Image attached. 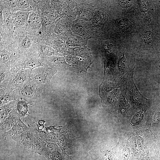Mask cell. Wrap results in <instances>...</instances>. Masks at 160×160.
I'll return each mask as SVG.
<instances>
[{
    "label": "cell",
    "mask_w": 160,
    "mask_h": 160,
    "mask_svg": "<svg viewBox=\"0 0 160 160\" xmlns=\"http://www.w3.org/2000/svg\"><path fill=\"white\" fill-rule=\"evenodd\" d=\"M133 72L125 81L128 100L132 110L144 105H148L149 100L142 96L137 90L133 81Z\"/></svg>",
    "instance_id": "6da1fadb"
},
{
    "label": "cell",
    "mask_w": 160,
    "mask_h": 160,
    "mask_svg": "<svg viewBox=\"0 0 160 160\" xmlns=\"http://www.w3.org/2000/svg\"><path fill=\"white\" fill-rule=\"evenodd\" d=\"M57 71L47 67H41L31 71V81L37 86L43 90L48 86Z\"/></svg>",
    "instance_id": "7a4b0ae2"
},
{
    "label": "cell",
    "mask_w": 160,
    "mask_h": 160,
    "mask_svg": "<svg viewBox=\"0 0 160 160\" xmlns=\"http://www.w3.org/2000/svg\"><path fill=\"white\" fill-rule=\"evenodd\" d=\"M15 91L19 101L22 100L30 103L37 102L39 99L43 90L37 86L30 80L21 88Z\"/></svg>",
    "instance_id": "3957f363"
},
{
    "label": "cell",
    "mask_w": 160,
    "mask_h": 160,
    "mask_svg": "<svg viewBox=\"0 0 160 160\" xmlns=\"http://www.w3.org/2000/svg\"><path fill=\"white\" fill-rule=\"evenodd\" d=\"M40 140L38 130L30 128L21 135L18 142L25 148L40 153Z\"/></svg>",
    "instance_id": "277c9868"
},
{
    "label": "cell",
    "mask_w": 160,
    "mask_h": 160,
    "mask_svg": "<svg viewBox=\"0 0 160 160\" xmlns=\"http://www.w3.org/2000/svg\"><path fill=\"white\" fill-rule=\"evenodd\" d=\"M12 77L9 86L15 90L22 87L30 80L31 70L26 68H12Z\"/></svg>",
    "instance_id": "5b68a950"
},
{
    "label": "cell",
    "mask_w": 160,
    "mask_h": 160,
    "mask_svg": "<svg viewBox=\"0 0 160 160\" xmlns=\"http://www.w3.org/2000/svg\"><path fill=\"white\" fill-rule=\"evenodd\" d=\"M29 128L20 119L10 130L3 133V135L6 138L18 141L21 135Z\"/></svg>",
    "instance_id": "8992f818"
},
{
    "label": "cell",
    "mask_w": 160,
    "mask_h": 160,
    "mask_svg": "<svg viewBox=\"0 0 160 160\" xmlns=\"http://www.w3.org/2000/svg\"><path fill=\"white\" fill-rule=\"evenodd\" d=\"M0 106H2L10 102L19 101L17 95L15 91L10 86L0 88Z\"/></svg>",
    "instance_id": "52a82bcc"
},
{
    "label": "cell",
    "mask_w": 160,
    "mask_h": 160,
    "mask_svg": "<svg viewBox=\"0 0 160 160\" xmlns=\"http://www.w3.org/2000/svg\"><path fill=\"white\" fill-rule=\"evenodd\" d=\"M21 117L17 112H12L10 113L6 119L0 123L2 133H5L10 130Z\"/></svg>",
    "instance_id": "ba28073f"
},
{
    "label": "cell",
    "mask_w": 160,
    "mask_h": 160,
    "mask_svg": "<svg viewBox=\"0 0 160 160\" xmlns=\"http://www.w3.org/2000/svg\"><path fill=\"white\" fill-rule=\"evenodd\" d=\"M12 77V69L1 66L0 71V88L9 86L11 84Z\"/></svg>",
    "instance_id": "9c48e42d"
},
{
    "label": "cell",
    "mask_w": 160,
    "mask_h": 160,
    "mask_svg": "<svg viewBox=\"0 0 160 160\" xmlns=\"http://www.w3.org/2000/svg\"><path fill=\"white\" fill-rule=\"evenodd\" d=\"M17 102L12 101L0 107V120L1 122L4 121L12 112H17Z\"/></svg>",
    "instance_id": "30bf717a"
},
{
    "label": "cell",
    "mask_w": 160,
    "mask_h": 160,
    "mask_svg": "<svg viewBox=\"0 0 160 160\" xmlns=\"http://www.w3.org/2000/svg\"><path fill=\"white\" fill-rule=\"evenodd\" d=\"M54 128L50 127L46 128V131H39L38 133L40 138L44 141L50 142L56 141L57 137H58V134L55 133Z\"/></svg>",
    "instance_id": "8fae6325"
},
{
    "label": "cell",
    "mask_w": 160,
    "mask_h": 160,
    "mask_svg": "<svg viewBox=\"0 0 160 160\" xmlns=\"http://www.w3.org/2000/svg\"><path fill=\"white\" fill-rule=\"evenodd\" d=\"M44 66L42 62L39 60L31 58L25 62L24 68L29 69L32 71L35 68Z\"/></svg>",
    "instance_id": "7c38bea8"
},
{
    "label": "cell",
    "mask_w": 160,
    "mask_h": 160,
    "mask_svg": "<svg viewBox=\"0 0 160 160\" xmlns=\"http://www.w3.org/2000/svg\"><path fill=\"white\" fill-rule=\"evenodd\" d=\"M30 103L22 100H20L17 102V109L18 113L22 117L27 116L28 114V105Z\"/></svg>",
    "instance_id": "4fadbf2b"
},
{
    "label": "cell",
    "mask_w": 160,
    "mask_h": 160,
    "mask_svg": "<svg viewBox=\"0 0 160 160\" xmlns=\"http://www.w3.org/2000/svg\"><path fill=\"white\" fill-rule=\"evenodd\" d=\"M29 14L27 12H18L15 15L17 22L19 24L22 25L26 23L29 19Z\"/></svg>",
    "instance_id": "5bb4252c"
},
{
    "label": "cell",
    "mask_w": 160,
    "mask_h": 160,
    "mask_svg": "<svg viewBox=\"0 0 160 160\" xmlns=\"http://www.w3.org/2000/svg\"><path fill=\"white\" fill-rule=\"evenodd\" d=\"M4 23L9 29H12L14 26L13 21L10 13L6 10L4 11Z\"/></svg>",
    "instance_id": "9a60e30c"
},
{
    "label": "cell",
    "mask_w": 160,
    "mask_h": 160,
    "mask_svg": "<svg viewBox=\"0 0 160 160\" xmlns=\"http://www.w3.org/2000/svg\"><path fill=\"white\" fill-rule=\"evenodd\" d=\"M28 22L31 27H36L40 23V18L37 14L33 13L30 16Z\"/></svg>",
    "instance_id": "2e32d148"
},
{
    "label": "cell",
    "mask_w": 160,
    "mask_h": 160,
    "mask_svg": "<svg viewBox=\"0 0 160 160\" xmlns=\"http://www.w3.org/2000/svg\"><path fill=\"white\" fill-rule=\"evenodd\" d=\"M11 54L7 51L2 52L0 55V63L1 64H6L11 60Z\"/></svg>",
    "instance_id": "e0dca14e"
},
{
    "label": "cell",
    "mask_w": 160,
    "mask_h": 160,
    "mask_svg": "<svg viewBox=\"0 0 160 160\" xmlns=\"http://www.w3.org/2000/svg\"><path fill=\"white\" fill-rule=\"evenodd\" d=\"M42 55L43 56L47 57L54 55V51L53 49L49 46L44 45L41 49Z\"/></svg>",
    "instance_id": "ac0fdd59"
},
{
    "label": "cell",
    "mask_w": 160,
    "mask_h": 160,
    "mask_svg": "<svg viewBox=\"0 0 160 160\" xmlns=\"http://www.w3.org/2000/svg\"><path fill=\"white\" fill-rule=\"evenodd\" d=\"M154 35L152 32L150 31H146L143 36L144 42L147 44L151 43L154 40Z\"/></svg>",
    "instance_id": "d6986e66"
},
{
    "label": "cell",
    "mask_w": 160,
    "mask_h": 160,
    "mask_svg": "<svg viewBox=\"0 0 160 160\" xmlns=\"http://www.w3.org/2000/svg\"><path fill=\"white\" fill-rule=\"evenodd\" d=\"M138 1L140 9L142 12H145L148 11L149 4L147 1Z\"/></svg>",
    "instance_id": "ffe728a7"
},
{
    "label": "cell",
    "mask_w": 160,
    "mask_h": 160,
    "mask_svg": "<svg viewBox=\"0 0 160 160\" xmlns=\"http://www.w3.org/2000/svg\"><path fill=\"white\" fill-rule=\"evenodd\" d=\"M130 21L127 19L121 20L119 22V26L121 29H126L129 27L130 25Z\"/></svg>",
    "instance_id": "44dd1931"
},
{
    "label": "cell",
    "mask_w": 160,
    "mask_h": 160,
    "mask_svg": "<svg viewBox=\"0 0 160 160\" xmlns=\"http://www.w3.org/2000/svg\"><path fill=\"white\" fill-rule=\"evenodd\" d=\"M17 7L21 9H25L27 8L30 5L29 1L25 0L17 1Z\"/></svg>",
    "instance_id": "7402d4cb"
},
{
    "label": "cell",
    "mask_w": 160,
    "mask_h": 160,
    "mask_svg": "<svg viewBox=\"0 0 160 160\" xmlns=\"http://www.w3.org/2000/svg\"><path fill=\"white\" fill-rule=\"evenodd\" d=\"M118 2L120 6L124 9L130 8L133 3L132 1H119Z\"/></svg>",
    "instance_id": "603a6c76"
},
{
    "label": "cell",
    "mask_w": 160,
    "mask_h": 160,
    "mask_svg": "<svg viewBox=\"0 0 160 160\" xmlns=\"http://www.w3.org/2000/svg\"><path fill=\"white\" fill-rule=\"evenodd\" d=\"M40 23L44 26L49 25L51 22L50 19L45 16H41L40 17Z\"/></svg>",
    "instance_id": "cb8c5ba5"
},
{
    "label": "cell",
    "mask_w": 160,
    "mask_h": 160,
    "mask_svg": "<svg viewBox=\"0 0 160 160\" xmlns=\"http://www.w3.org/2000/svg\"><path fill=\"white\" fill-rule=\"evenodd\" d=\"M31 44V40L28 37H26L23 41L22 45L24 48L27 49L30 47Z\"/></svg>",
    "instance_id": "d4e9b609"
},
{
    "label": "cell",
    "mask_w": 160,
    "mask_h": 160,
    "mask_svg": "<svg viewBox=\"0 0 160 160\" xmlns=\"http://www.w3.org/2000/svg\"><path fill=\"white\" fill-rule=\"evenodd\" d=\"M130 153V151L128 149H125L123 151L122 158L123 160H128Z\"/></svg>",
    "instance_id": "484cf974"
},
{
    "label": "cell",
    "mask_w": 160,
    "mask_h": 160,
    "mask_svg": "<svg viewBox=\"0 0 160 160\" xmlns=\"http://www.w3.org/2000/svg\"><path fill=\"white\" fill-rule=\"evenodd\" d=\"M45 121L43 120H40L38 122L37 125L38 129L39 131H42L44 127V124Z\"/></svg>",
    "instance_id": "4316f807"
},
{
    "label": "cell",
    "mask_w": 160,
    "mask_h": 160,
    "mask_svg": "<svg viewBox=\"0 0 160 160\" xmlns=\"http://www.w3.org/2000/svg\"><path fill=\"white\" fill-rule=\"evenodd\" d=\"M7 2L9 5L12 8H15L17 6V1H8Z\"/></svg>",
    "instance_id": "83f0119b"
},
{
    "label": "cell",
    "mask_w": 160,
    "mask_h": 160,
    "mask_svg": "<svg viewBox=\"0 0 160 160\" xmlns=\"http://www.w3.org/2000/svg\"><path fill=\"white\" fill-rule=\"evenodd\" d=\"M141 160H145L143 159H141Z\"/></svg>",
    "instance_id": "f1b7e54d"
}]
</instances>
